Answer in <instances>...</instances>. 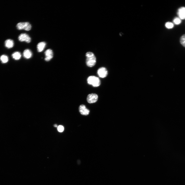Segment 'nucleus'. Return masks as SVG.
Masks as SVG:
<instances>
[{
    "label": "nucleus",
    "mask_w": 185,
    "mask_h": 185,
    "mask_svg": "<svg viewBox=\"0 0 185 185\" xmlns=\"http://www.w3.org/2000/svg\"><path fill=\"white\" fill-rule=\"evenodd\" d=\"M86 64L89 67L94 66L96 63V58L94 53L91 52H87L86 54Z\"/></svg>",
    "instance_id": "nucleus-1"
},
{
    "label": "nucleus",
    "mask_w": 185,
    "mask_h": 185,
    "mask_svg": "<svg viewBox=\"0 0 185 185\" xmlns=\"http://www.w3.org/2000/svg\"><path fill=\"white\" fill-rule=\"evenodd\" d=\"M87 81L88 84L92 85L94 87H98L101 84V81L99 78L95 76H89L87 78Z\"/></svg>",
    "instance_id": "nucleus-2"
},
{
    "label": "nucleus",
    "mask_w": 185,
    "mask_h": 185,
    "mask_svg": "<svg viewBox=\"0 0 185 185\" xmlns=\"http://www.w3.org/2000/svg\"><path fill=\"white\" fill-rule=\"evenodd\" d=\"M16 26L18 30H24L26 31L30 30L32 27L31 25L28 22H19L17 24Z\"/></svg>",
    "instance_id": "nucleus-3"
},
{
    "label": "nucleus",
    "mask_w": 185,
    "mask_h": 185,
    "mask_svg": "<svg viewBox=\"0 0 185 185\" xmlns=\"http://www.w3.org/2000/svg\"><path fill=\"white\" fill-rule=\"evenodd\" d=\"M18 39L21 42H25L27 43H30L31 41V38L26 33L20 34L18 36Z\"/></svg>",
    "instance_id": "nucleus-4"
},
{
    "label": "nucleus",
    "mask_w": 185,
    "mask_h": 185,
    "mask_svg": "<svg viewBox=\"0 0 185 185\" xmlns=\"http://www.w3.org/2000/svg\"><path fill=\"white\" fill-rule=\"evenodd\" d=\"M98 95L95 93H91L88 94L87 98L88 102L91 104L96 102L98 99Z\"/></svg>",
    "instance_id": "nucleus-5"
},
{
    "label": "nucleus",
    "mask_w": 185,
    "mask_h": 185,
    "mask_svg": "<svg viewBox=\"0 0 185 185\" xmlns=\"http://www.w3.org/2000/svg\"><path fill=\"white\" fill-rule=\"evenodd\" d=\"M97 73L98 76L102 78L106 77L108 74L107 69L104 67L99 68L97 70Z\"/></svg>",
    "instance_id": "nucleus-6"
},
{
    "label": "nucleus",
    "mask_w": 185,
    "mask_h": 185,
    "mask_svg": "<svg viewBox=\"0 0 185 185\" xmlns=\"http://www.w3.org/2000/svg\"><path fill=\"white\" fill-rule=\"evenodd\" d=\"M45 57V60L48 61H50L53 57V53L52 50L50 49L46 50L44 52Z\"/></svg>",
    "instance_id": "nucleus-7"
},
{
    "label": "nucleus",
    "mask_w": 185,
    "mask_h": 185,
    "mask_svg": "<svg viewBox=\"0 0 185 185\" xmlns=\"http://www.w3.org/2000/svg\"><path fill=\"white\" fill-rule=\"evenodd\" d=\"M79 110L80 113L82 115H88L89 113V110L83 104L79 106Z\"/></svg>",
    "instance_id": "nucleus-8"
},
{
    "label": "nucleus",
    "mask_w": 185,
    "mask_h": 185,
    "mask_svg": "<svg viewBox=\"0 0 185 185\" xmlns=\"http://www.w3.org/2000/svg\"><path fill=\"white\" fill-rule=\"evenodd\" d=\"M177 14L180 19H185V7H182L179 8L178 10Z\"/></svg>",
    "instance_id": "nucleus-9"
},
{
    "label": "nucleus",
    "mask_w": 185,
    "mask_h": 185,
    "mask_svg": "<svg viewBox=\"0 0 185 185\" xmlns=\"http://www.w3.org/2000/svg\"><path fill=\"white\" fill-rule=\"evenodd\" d=\"M4 44L5 47L8 49H10L13 48L14 45L13 41L9 39L6 40Z\"/></svg>",
    "instance_id": "nucleus-10"
},
{
    "label": "nucleus",
    "mask_w": 185,
    "mask_h": 185,
    "mask_svg": "<svg viewBox=\"0 0 185 185\" xmlns=\"http://www.w3.org/2000/svg\"><path fill=\"white\" fill-rule=\"evenodd\" d=\"M46 44V43L44 42H42L39 43L37 46L38 52H42L45 48Z\"/></svg>",
    "instance_id": "nucleus-11"
},
{
    "label": "nucleus",
    "mask_w": 185,
    "mask_h": 185,
    "mask_svg": "<svg viewBox=\"0 0 185 185\" xmlns=\"http://www.w3.org/2000/svg\"><path fill=\"white\" fill-rule=\"evenodd\" d=\"M23 55L24 58L26 59H29L32 56V53L30 49H27L24 51Z\"/></svg>",
    "instance_id": "nucleus-12"
},
{
    "label": "nucleus",
    "mask_w": 185,
    "mask_h": 185,
    "mask_svg": "<svg viewBox=\"0 0 185 185\" xmlns=\"http://www.w3.org/2000/svg\"><path fill=\"white\" fill-rule=\"evenodd\" d=\"M12 58L15 60L20 59L21 56V53L18 51L14 52L12 54Z\"/></svg>",
    "instance_id": "nucleus-13"
},
{
    "label": "nucleus",
    "mask_w": 185,
    "mask_h": 185,
    "mask_svg": "<svg viewBox=\"0 0 185 185\" xmlns=\"http://www.w3.org/2000/svg\"><path fill=\"white\" fill-rule=\"evenodd\" d=\"M0 60L3 63H6L8 61V57L5 55H2L0 57Z\"/></svg>",
    "instance_id": "nucleus-14"
},
{
    "label": "nucleus",
    "mask_w": 185,
    "mask_h": 185,
    "mask_svg": "<svg viewBox=\"0 0 185 185\" xmlns=\"http://www.w3.org/2000/svg\"><path fill=\"white\" fill-rule=\"evenodd\" d=\"M180 43L185 47V34L182 35L180 39Z\"/></svg>",
    "instance_id": "nucleus-15"
},
{
    "label": "nucleus",
    "mask_w": 185,
    "mask_h": 185,
    "mask_svg": "<svg viewBox=\"0 0 185 185\" xmlns=\"http://www.w3.org/2000/svg\"><path fill=\"white\" fill-rule=\"evenodd\" d=\"M166 27L168 29H171L173 27V24L171 22H166L165 24Z\"/></svg>",
    "instance_id": "nucleus-16"
},
{
    "label": "nucleus",
    "mask_w": 185,
    "mask_h": 185,
    "mask_svg": "<svg viewBox=\"0 0 185 185\" xmlns=\"http://www.w3.org/2000/svg\"><path fill=\"white\" fill-rule=\"evenodd\" d=\"M173 22L175 24L177 25L179 24L181 22L180 19L178 17H175L173 20Z\"/></svg>",
    "instance_id": "nucleus-17"
},
{
    "label": "nucleus",
    "mask_w": 185,
    "mask_h": 185,
    "mask_svg": "<svg viewBox=\"0 0 185 185\" xmlns=\"http://www.w3.org/2000/svg\"><path fill=\"white\" fill-rule=\"evenodd\" d=\"M64 129L62 125H59L58 127V130L60 132H62Z\"/></svg>",
    "instance_id": "nucleus-18"
},
{
    "label": "nucleus",
    "mask_w": 185,
    "mask_h": 185,
    "mask_svg": "<svg viewBox=\"0 0 185 185\" xmlns=\"http://www.w3.org/2000/svg\"><path fill=\"white\" fill-rule=\"evenodd\" d=\"M54 126H55V127H56V126H57V125H54Z\"/></svg>",
    "instance_id": "nucleus-19"
}]
</instances>
